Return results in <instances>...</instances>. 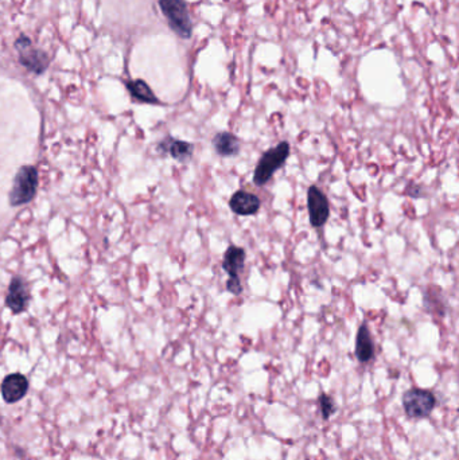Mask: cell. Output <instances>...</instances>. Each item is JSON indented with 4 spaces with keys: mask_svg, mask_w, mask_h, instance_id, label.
I'll use <instances>...</instances> for the list:
<instances>
[{
    "mask_svg": "<svg viewBox=\"0 0 459 460\" xmlns=\"http://www.w3.org/2000/svg\"><path fill=\"white\" fill-rule=\"evenodd\" d=\"M290 151V143L286 140L280 142L277 147L267 149L253 171V183L256 186H264L267 182L271 181L274 174L286 163Z\"/></svg>",
    "mask_w": 459,
    "mask_h": 460,
    "instance_id": "6da1fadb",
    "label": "cell"
},
{
    "mask_svg": "<svg viewBox=\"0 0 459 460\" xmlns=\"http://www.w3.org/2000/svg\"><path fill=\"white\" fill-rule=\"evenodd\" d=\"M38 189V171L34 165H22L10 191V205L18 208L33 201Z\"/></svg>",
    "mask_w": 459,
    "mask_h": 460,
    "instance_id": "7a4b0ae2",
    "label": "cell"
},
{
    "mask_svg": "<svg viewBox=\"0 0 459 460\" xmlns=\"http://www.w3.org/2000/svg\"><path fill=\"white\" fill-rule=\"evenodd\" d=\"M159 7L171 30L183 39H190L193 35V23L185 0H159Z\"/></svg>",
    "mask_w": 459,
    "mask_h": 460,
    "instance_id": "3957f363",
    "label": "cell"
},
{
    "mask_svg": "<svg viewBox=\"0 0 459 460\" xmlns=\"http://www.w3.org/2000/svg\"><path fill=\"white\" fill-rule=\"evenodd\" d=\"M437 405V397L427 389L411 388L403 395V408L410 419H426Z\"/></svg>",
    "mask_w": 459,
    "mask_h": 460,
    "instance_id": "277c9868",
    "label": "cell"
},
{
    "mask_svg": "<svg viewBox=\"0 0 459 460\" xmlns=\"http://www.w3.org/2000/svg\"><path fill=\"white\" fill-rule=\"evenodd\" d=\"M246 252L244 248L230 245L224 255L222 269L230 275L227 280V291L232 295H241L243 285L240 281V272L246 266Z\"/></svg>",
    "mask_w": 459,
    "mask_h": 460,
    "instance_id": "5b68a950",
    "label": "cell"
},
{
    "mask_svg": "<svg viewBox=\"0 0 459 460\" xmlns=\"http://www.w3.org/2000/svg\"><path fill=\"white\" fill-rule=\"evenodd\" d=\"M15 48L19 50V62L25 66L29 72L35 74H42L49 66V57L45 51L34 49L30 38L22 35L15 43Z\"/></svg>",
    "mask_w": 459,
    "mask_h": 460,
    "instance_id": "8992f818",
    "label": "cell"
},
{
    "mask_svg": "<svg viewBox=\"0 0 459 460\" xmlns=\"http://www.w3.org/2000/svg\"><path fill=\"white\" fill-rule=\"evenodd\" d=\"M307 209L312 228H321L328 222L330 215L328 198L314 184L307 191Z\"/></svg>",
    "mask_w": 459,
    "mask_h": 460,
    "instance_id": "52a82bcc",
    "label": "cell"
},
{
    "mask_svg": "<svg viewBox=\"0 0 459 460\" xmlns=\"http://www.w3.org/2000/svg\"><path fill=\"white\" fill-rule=\"evenodd\" d=\"M29 302H30V291L27 283L20 276H14L8 285L6 306L11 310V313L18 315L27 310Z\"/></svg>",
    "mask_w": 459,
    "mask_h": 460,
    "instance_id": "ba28073f",
    "label": "cell"
},
{
    "mask_svg": "<svg viewBox=\"0 0 459 460\" xmlns=\"http://www.w3.org/2000/svg\"><path fill=\"white\" fill-rule=\"evenodd\" d=\"M29 392V379L20 373L8 374L1 382V397L6 402L20 401Z\"/></svg>",
    "mask_w": 459,
    "mask_h": 460,
    "instance_id": "9c48e42d",
    "label": "cell"
},
{
    "mask_svg": "<svg viewBox=\"0 0 459 460\" xmlns=\"http://www.w3.org/2000/svg\"><path fill=\"white\" fill-rule=\"evenodd\" d=\"M260 206L262 202L259 197L244 190L236 191L230 199V210L237 215H253L259 212Z\"/></svg>",
    "mask_w": 459,
    "mask_h": 460,
    "instance_id": "30bf717a",
    "label": "cell"
},
{
    "mask_svg": "<svg viewBox=\"0 0 459 460\" xmlns=\"http://www.w3.org/2000/svg\"><path fill=\"white\" fill-rule=\"evenodd\" d=\"M157 149L164 155L168 154L173 159L183 163V162H187L189 159H192L193 152H194V146L189 142H183V140L174 139L171 136H167L158 144Z\"/></svg>",
    "mask_w": 459,
    "mask_h": 460,
    "instance_id": "8fae6325",
    "label": "cell"
},
{
    "mask_svg": "<svg viewBox=\"0 0 459 460\" xmlns=\"http://www.w3.org/2000/svg\"><path fill=\"white\" fill-rule=\"evenodd\" d=\"M356 357L361 363H369L375 358V342L366 323H362L357 331Z\"/></svg>",
    "mask_w": 459,
    "mask_h": 460,
    "instance_id": "7c38bea8",
    "label": "cell"
},
{
    "mask_svg": "<svg viewBox=\"0 0 459 460\" xmlns=\"http://www.w3.org/2000/svg\"><path fill=\"white\" fill-rule=\"evenodd\" d=\"M213 147L220 156L232 158L240 154L241 144L236 135L230 132H218L213 137Z\"/></svg>",
    "mask_w": 459,
    "mask_h": 460,
    "instance_id": "4fadbf2b",
    "label": "cell"
},
{
    "mask_svg": "<svg viewBox=\"0 0 459 460\" xmlns=\"http://www.w3.org/2000/svg\"><path fill=\"white\" fill-rule=\"evenodd\" d=\"M127 89L132 96V99L145 102V104H159L161 101L155 96L152 89L148 86V83L143 80H132L127 83Z\"/></svg>",
    "mask_w": 459,
    "mask_h": 460,
    "instance_id": "5bb4252c",
    "label": "cell"
},
{
    "mask_svg": "<svg viewBox=\"0 0 459 460\" xmlns=\"http://www.w3.org/2000/svg\"><path fill=\"white\" fill-rule=\"evenodd\" d=\"M318 404H319V411H321L324 420H328L337 412V404H335L334 398L326 393L319 395Z\"/></svg>",
    "mask_w": 459,
    "mask_h": 460,
    "instance_id": "9a60e30c",
    "label": "cell"
}]
</instances>
